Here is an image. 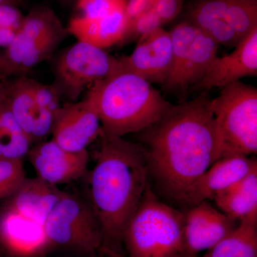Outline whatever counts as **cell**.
<instances>
[{"label": "cell", "mask_w": 257, "mask_h": 257, "mask_svg": "<svg viewBox=\"0 0 257 257\" xmlns=\"http://www.w3.org/2000/svg\"><path fill=\"white\" fill-rule=\"evenodd\" d=\"M257 223L240 221L203 257H257Z\"/></svg>", "instance_id": "obj_22"}, {"label": "cell", "mask_w": 257, "mask_h": 257, "mask_svg": "<svg viewBox=\"0 0 257 257\" xmlns=\"http://www.w3.org/2000/svg\"><path fill=\"white\" fill-rule=\"evenodd\" d=\"M89 257H101L99 253H93V254L89 255Z\"/></svg>", "instance_id": "obj_38"}, {"label": "cell", "mask_w": 257, "mask_h": 257, "mask_svg": "<svg viewBox=\"0 0 257 257\" xmlns=\"http://www.w3.org/2000/svg\"><path fill=\"white\" fill-rule=\"evenodd\" d=\"M154 2L155 0H128L125 10L128 25L140 15L152 9Z\"/></svg>", "instance_id": "obj_33"}, {"label": "cell", "mask_w": 257, "mask_h": 257, "mask_svg": "<svg viewBox=\"0 0 257 257\" xmlns=\"http://www.w3.org/2000/svg\"><path fill=\"white\" fill-rule=\"evenodd\" d=\"M51 247L44 225L5 207L0 209V249L4 257H38Z\"/></svg>", "instance_id": "obj_13"}, {"label": "cell", "mask_w": 257, "mask_h": 257, "mask_svg": "<svg viewBox=\"0 0 257 257\" xmlns=\"http://www.w3.org/2000/svg\"><path fill=\"white\" fill-rule=\"evenodd\" d=\"M23 2V0H0V5L9 4L18 7Z\"/></svg>", "instance_id": "obj_36"}, {"label": "cell", "mask_w": 257, "mask_h": 257, "mask_svg": "<svg viewBox=\"0 0 257 257\" xmlns=\"http://www.w3.org/2000/svg\"><path fill=\"white\" fill-rule=\"evenodd\" d=\"M128 0H77L76 8L80 16L100 18L119 11L126 10Z\"/></svg>", "instance_id": "obj_27"}, {"label": "cell", "mask_w": 257, "mask_h": 257, "mask_svg": "<svg viewBox=\"0 0 257 257\" xmlns=\"http://www.w3.org/2000/svg\"><path fill=\"white\" fill-rule=\"evenodd\" d=\"M126 257H197L187 251L184 211L157 197L147 184L123 235Z\"/></svg>", "instance_id": "obj_4"}, {"label": "cell", "mask_w": 257, "mask_h": 257, "mask_svg": "<svg viewBox=\"0 0 257 257\" xmlns=\"http://www.w3.org/2000/svg\"><path fill=\"white\" fill-rule=\"evenodd\" d=\"M219 45L207 34L198 30L188 55L186 57L176 92H185L205 75L213 61L217 57Z\"/></svg>", "instance_id": "obj_21"}, {"label": "cell", "mask_w": 257, "mask_h": 257, "mask_svg": "<svg viewBox=\"0 0 257 257\" xmlns=\"http://www.w3.org/2000/svg\"><path fill=\"white\" fill-rule=\"evenodd\" d=\"M57 2L62 3L64 5L75 4L77 0H57Z\"/></svg>", "instance_id": "obj_37"}, {"label": "cell", "mask_w": 257, "mask_h": 257, "mask_svg": "<svg viewBox=\"0 0 257 257\" xmlns=\"http://www.w3.org/2000/svg\"><path fill=\"white\" fill-rule=\"evenodd\" d=\"M239 221L231 219L209 201H204L184 211V238L191 256L215 246Z\"/></svg>", "instance_id": "obj_12"}, {"label": "cell", "mask_w": 257, "mask_h": 257, "mask_svg": "<svg viewBox=\"0 0 257 257\" xmlns=\"http://www.w3.org/2000/svg\"><path fill=\"white\" fill-rule=\"evenodd\" d=\"M163 25L162 20L152 8L130 23L126 29L124 38L119 45L135 40H139L144 35L155 31L157 29L162 28Z\"/></svg>", "instance_id": "obj_28"}, {"label": "cell", "mask_w": 257, "mask_h": 257, "mask_svg": "<svg viewBox=\"0 0 257 257\" xmlns=\"http://www.w3.org/2000/svg\"><path fill=\"white\" fill-rule=\"evenodd\" d=\"M224 20L242 40L257 28V0H226Z\"/></svg>", "instance_id": "obj_25"}, {"label": "cell", "mask_w": 257, "mask_h": 257, "mask_svg": "<svg viewBox=\"0 0 257 257\" xmlns=\"http://www.w3.org/2000/svg\"><path fill=\"white\" fill-rule=\"evenodd\" d=\"M30 70L24 69L11 62L6 55L0 54V80L6 81L20 76L28 75Z\"/></svg>", "instance_id": "obj_32"}, {"label": "cell", "mask_w": 257, "mask_h": 257, "mask_svg": "<svg viewBox=\"0 0 257 257\" xmlns=\"http://www.w3.org/2000/svg\"><path fill=\"white\" fill-rule=\"evenodd\" d=\"M10 110L32 143L45 138L52 131L54 111L37 104L32 92L31 78L27 75L6 82Z\"/></svg>", "instance_id": "obj_16"}, {"label": "cell", "mask_w": 257, "mask_h": 257, "mask_svg": "<svg viewBox=\"0 0 257 257\" xmlns=\"http://www.w3.org/2000/svg\"><path fill=\"white\" fill-rule=\"evenodd\" d=\"M32 92L39 106L54 111L60 107V96L52 85H45L31 79Z\"/></svg>", "instance_id": "obj_29"}, {"label": "cell", "mask_w": 257, "mask_h": 257, "mask_svg": "<svg viewBox=\"0 0 257 257\" xmlns=\"http://www.w3.org/2000/svg\"><path fill=\"white\" fill-rule=\"evenodd\" d=\"M87 97L99 114L102 133L119 138L151 126L173 104L151 83L117 67L92 86Z\"/></svg>", "instance_id": "obj_3"}, {"label": "cell", "mask_w": 257, "mask_h": 257, "mask_svg": "<svg viewBox=\"0 0 257 257\" xmlns=\"http://www.w3.org/2000/svg\"><path fill=\"white\" fill-rule=\"evenodd\" d=\"M31 144L10 110L6 98L0 102V159L23 160L28 155Z\"/></svg>", "instance_id": "obj_23"}, {"label": "cell", "mask_w": 257, "mask_h": 257, "mask_svg": "<svg viewBox=\"0 0 257 257\" xmlns=\"http://www.w3.org/2000/svg\"><path fill=\"white\" fill-rule=\"evenodd\" d=\"M226 0H192L185 8L186 21L220 46L234 48L241 39L225 22Z\"/></svg>", "instance_id": "obj_19"}, {"label": "cell", "mask_w": 257, "mask_h": 257, "mask_svg": "<svg viewBox=\"0 0 257 257\" xmlns=\"http://www.w3.org/2000/svg\"><path fill=\"white\" fill-rule=\"evenodd\" d=\"M25 15L18 6L13 5H0V28L17 30L20 28Z\"/></svg>", "instance_id": "obj_31"}, {"label": "cell", "mask_w": 257, "mask_h": 257, "mask_svg": "<svg viewBox=\"0 0 257 257\" xmlns=\"http://www.w3.org/2000/svg\"><path fill=\"white\" fill-rule=\"evenodd\" d=\"M64 191L39 177L25 178L21 185L3 202V207L44 225Z\"/></svg>", "instance_id": "obj_17"}, {"label": "cell", "mask_w": 257, "mask_h": 257, "mask_svg": "<svg viewBox=\"0 0 257 257\" xmlns=\"http://www.w3.org/2000/svg\"><path fill=\"white\" fill-rule=\"evenodd\" d=\"M94 168L87 177L86 199L102 233L103 257H126L124 230L139 207L147 184L146 162L140 144L101 132Z\"/></svg>", "instance_id": "obj_2"}, {"label": "cell", "mask_w": 257, "mask_h": 257, "mask_svg": "<svg viewBox=\"0 0 257 257\" xmlns=\"http://www.w3.org/2000/svg\"><path fill=\"white\" fill-rule=\"evenodd\" d=\"M7 98V84L5 81L0 80V102Z\"/></svg>", "instance_id": "obj_35"}, {"label": "cell", "mask_w": 257, "mask_h": 257, "mask_svg": "<svg viewBox=\"0 0 257 257\" xmlns=\"http://www.w3.org/2000/svg\"><path fill=\"white\" fill-rule=\"evenodd\" d=\"M210 106L220 158L257 152V89L237 81L221 88Z\"/></svg>", "instance_id": "obj_5"}, {"label": "cell", "mask_w": 257, "mask_h": 257, "mask_svg": "<svg viewBox=\"0 0 257 257\" xmlns=\"http://www.w3.org/2000/svg\"><path fill=\"white\" fill-rule=\"evenodd\" d=\"M68 35L52 8L37 5L24 17L5 55L13 63L30 70L52 58Z\"/></svg>", "instance_id": "obj_8"}, {"label": "cell", "mask_w": 257, "mask_h": 257, "mask_svg": "<svg viewBox=\"0 0 257 257\" xmlns=\"http://www.w3.org/2000/svg\"><path fill=\"white\" fill-rule=\"evenodd\" d=\"M25 178L23 160L0 159V201L9 198Z\"/></svg>", "instance_id": "obj_26"}, {"label": "cell", "mask_w": 257, "mask_h": 257, "mask_svg": "<svg viewBox=\"0 0 257 257\" xmlns=\"http://www.w3.org/2000/svg\"><path fill=\"white\" fill-rule=\"evenodd\" d=\"M52 84L61 99L77 101L83 92L106 78L117 67V59L102 49L78 42L55 56Z\"/></svg>", "instance_id": "obj_6"}, {"label": "cell", "mask_w": 257, "mask_h": 257, "mask_svg": "<svg viewBox=\"0 0 257 257\" xmlns=\"http://www.w3.org/2000/svg\"><path fill=\"white\" fill-rule=\"evenodd\" d=\"M0 257H4L3 256V252H2L1 249H0Z\"/></svg>", "instance_id": "obj_39"}, {"label": "cell", "mask_w": 257, "mask_h": 257, "mask_svg": "<svg viewBox=\"0 0 257 257\" xmlns=\"http://www.w3.org/2000/svg\"><path fill=\"white\" fill-rule=\"evenodd\" d=\"M44 227L51 247L74 248L90 255L97 253L102 244L100 225L90 204L76 194L64 192Z\"/></svg>", "instance_id": "obj_7"}, {"label": "cell", "mask_w": 257, "mask_h": 257, "mask_svg": "<svg viewBox=\"0 0 257 257\" xmlns=\"http://www.w3.org/2000/svg\"><path fill=\"white\" fill-rule=\"evenodd\" d=\"M257 75V28L242 39L229 55L216 57L205 75L194 86L209 92L223 88L246 77Z\"/></svg>", "instance_id": "obj_14"}, {"label": "cell", "mask_w": 257, "mask_h": 257, "mask_svg": "<svg viewBox=\"0 0 257 257\" xmlns=\"http://www.w3.org/2000/svg\"><path fill=\"white\" fill-rule=\"evenodd\" d=\"M197 28L184 20L169 32L172 42V61L168 74L162 84L166 90L175 92L186 57L197 35Z\"/></svg>", "instance_id": "obj_24"}, {"label": "cell", "mask_w": 257, "mask_h": 257, "mask_svg": "<svg viewBox=\"0 0 257 257\" xmlns=\"http://www.w3.org/2000/svg\"><path fill=\"white\" fill-rule=\"evenodd\" d=\"M128 27L125 10L104 18L76 16L71 19L67 30L77 41L104 49L121 43Z\"/></svg>", "instance_id": "obj_18"}, {"label": "cell", "mask_w": 257, "mask_h": 257, "mask_svg": "<svg viewBox=\"0 0 257 257\" xmlns=\"http://www.w3.org/2000/svg\"><path fill=\"white\" fill-rule=\"evenodd\" d=\"M101 132L99 114L87 96L82 101L64 103L54 112L52 140L67 151L87 150Z\"/></svg>", "instance_id": "obj_9"}, {"label": "cell", "mask_w": 257, "mask_h": 257, "mask_svg": "<svg viewBox=\"0 0 257 257\" xmlns=\"http://www.w3.org/2000/svg\"><path fill=\"white\" fill-rule=\"evenodd\" d=\"M171 61L170 33L162 27L142 37L130 55L117 59V69L137 74L151 84H163Z\"/></svg>", "instance_id": "obj_10"}, {"label": "cell", "mask_w": 257, "mask_h": 257, "mask_svg": "<svg viewBox=\"0 0 257 257\" xmlns=\"http://www.w3.org/2000/svg\"><path fill=\"white\" fill-rule=\"evenodd\" d=\"M256 167V160L243 155L216 161L189 189L184 211L204 201L214 200L217 194L237 183Z\"/></svg>", "instance_id": "obj_15"}, {"label": "cell", "mask_w": 257, "mask_h": 257, "mask_svg": "<svg viewBox=\"0 0 257 257\" xmlns=\"http://www.w3.org/2000/svg\"><path fill=\"white\" fill-rule=\"evenodd\" d=\"M184 7V0H155L152 9L165 25L177 18Z\"/></svg>", "instance_id": "obj_30"}, {"label": "cell", "mask_w": 257, "mask_h": 257, "mask_svg": "<svg viewBox=\"0 0 257 257\" xmlns=\"http://www.w3.org/2000/svg\"><path fill=\"white\" fill-rule=\"evenodd\" d=\"M213 201L218 209L231 219L257 223V167Z\"/></svg>", "instance_id": "obj_20"}, {"label": "cell", "mask_w": 257, "mask_h": 257, "mask_svg": "<svg viewBox=\"0 0 257 257\" xmlns=\"http://www.w3.org/2000/svg\"><path fill=\"white\" fill-rule=\"evenodd\" d=\"M28 156L37 177L53 185L70 183L82 178L88 172L87 150L67 151L52 140L30 148Z\"/></svg>", "instance_id": "obj_11"}, {"label": "cell", "mask_w": 257, "mask_h": 257, "mask_svg": "<svg viewBox=\"0 0 257 257\" xmlns=\"http://www.w3.org/2000/svg\"><path fill=\"white\" fill-rule=\"evenodd\" d=\"M211 99L202 92L192 100L172 104L156 122L138 133L149 185L173 207L184 209L189 189L220 159Z\"/></svg>", "instance_id": "obj_1"}, {"label": "cell", "mask_w": 257, "mask_h": 257, "mask_svg": "<svg viewBox=\"0 0 257 257\" xmlns=\"http://www.w3.org/2000/svg\"><path fill=\"white\" fill-rule=\"evenodd\" d=\"M16 31L11 29L0 28V47L8 48L14 40Z\"/></svg>", "instance_id": "obj_34"}]
</instances>
